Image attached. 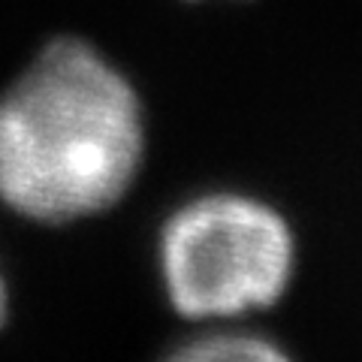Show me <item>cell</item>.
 <instances>
[{
	"mask_svg": "<svg viewBox=\"0 0 362 362\" xmlns=\"http://www.w3.org/2000/svg\"><path fill=\"white\" fill-rule=\"evenodd\" d=\"M6 314V287H4V278H0V320Z\"/></svg>",
	"mask_w": 362,
	"mask_h": 362,
	"instance_id": "277c9868",
	"label": "cell"
},
{
	"mask_svg": "<svg viewBox=\"0 0 362 362\" xmlns=\"http://www.w3.org/2000/svg\"><path fill=\"white\" fill-rule=\"evenodd\" d=\"M142 160L139 97L94 45L64 37L0 97V199L45 223L112 206Z\"/></svg>",
	"mask_w": 362,
	"mask_h": 362,
	"instance_id": "6da1fadb",
	"label": "cell"
},
{
	"mask_svg": "<svg viewBox=\"0 0 362 362\" xmlns=\"http://www.w3.org/2000/svg\"><path fill=\"white\" fill-rule=\"evenodd\" d=\"M160 269L185 317H223L275 302L293 272V235L247 197H202L175 211L160 235Z\"/></svg>",
	"mask_w": 362,
	"mask_h": 362,
	"instance_id": "7a4b0ae2",
	"label": "cell"
},
{
	"mask_svg": "<svg viewBox=\"0 0 362 362\" xmlns=\"http://www.w3.org/2000/svg\"><path fill=\"white\" fill-rule=\"evenodd\" d=\"M169 362H290L275 344L259 338H206L187 344Z\"/></svg>",
	"mask_w": 362,
	"mask_h": 362,
	"instance_id": "3957f363",
	"label": "cell"
}]
</instances>
